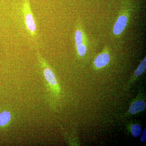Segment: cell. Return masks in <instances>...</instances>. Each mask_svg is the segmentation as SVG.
I'll list each match as a JSON object with an SVG mask.
<instances>
[{
	"instance_id": "obj_10",
	"label": "cell",
	"mask_w": 146,
	"mask_h": 146,
	"mask_svg": "<svg viewBox=\"0 0 146 146\" xmlns=\"http://www.w3.org/2000/svg\"><path fill=\"white\" fill-rule=\"evenodd\" d=\"M78 54L80 57H83L87 52V46L86 44H82L76 47Z\"/></svg>"
},
{
	"instance_id": "obj_8",
	"label": "cell",
	"mask_w": 146,
	"mask_h": 146,
	"mask_svg": "<svg viewBox=\"0 0 146 146\" xmlns=\"http://www.w3.org/2000/svg\"><path fill=\"white\" fill-rule=\"evenodd\" d=\"M11 115L8 111H5L0 113V126H4L9 122Z\"/></svg>"
},
{
	"instance_id": "obj_4",
	"label": "cell",
	"mask_w": 146,
	"mask_h": 146,
	"mask_svg": "<svg viewBox=\"0 0 146 146\" xmlns=\"http://www.w3.org/2000/svg\"><path fill=\"white\" fill-rule=\"evenodd\" d=\"M129 16L127 12H124L118 17L113 29V33L115 36H119L123 33L127 26Z\"/></svg>"
},
{
	"instance_id": "obj_7",
	"label": "cell",
	"mask_w": 146,
	"mask_h": 146,
	"mask_svg": "<svg viewBox=\"0 0 146 146\" xmlns=\"http://www.w3.org/2000/svg\"><path fill=\"white\" fill-rule=\"evenodd\" d=\"M129 131L131 134L135 138H138L141 136L142 132L141 126L137 123H131L128 125Z\"/></svg>"
},
{
	"instance_id": "obj_6",
	"label": "cell",
	"mask_w": 146,
	"mask_h": 146,
	"mask_svg": "<svg viewBox=\"0 0 146 146\" xmlns=\"http://www.w3.org/2000/svg\"><path fill=\"white\" fill-rule=\"evenodd\" d=\"M146 69V57H145V58L142 60V62L139 64V66H138V68L133 73V76L128 82L126 89H128L129 87L132 85L136 82L137 79L140 76L143 74V73L145 71Z\"/></svg>"
},
{
	"instance_id": "obj_2",
	"label": "cell",
	"mask_w": 146,
	"mask_h": 146,
	"mask_svg": "<svg viewBox=\"0 0 146 146\" xmlns=\"http://www.w3.org/2000/svg\"><path fill=\"white\" fill-rule=\"evenodd\" d=\"M23 10L25 15V22L28 31L32 36L36 35V25L29 0H25Z\"/></svg>"
},
{
	"instance_id": "obj_5",
	"label": "cell",
	"mask_w": 146,
	"mask_h": 146,
	"mask_svg": "<svg viewBox=\"0 0 146 146\" xmlns=\"http://www.w3.org/2000/svg\"><path fill=\"white\" fill-rule=\"evenodd\" d=\"M110 60V55L108 51L105 49L102 52L98 55L94 59V68L96 70L102 69L109 64Z\"/></svg>"
},
{
	"instance_id": "obj_1",
	"label": "cell",
	"mask_w": 146,
	"mask_h": 146,
	"mask_svg": "<svg viewBox=\"0 0 146 146\" xmlns=\"http://www.w3.org/2000/svg\"><path fill=\"white\" fill-rule=\"evenodd\" d=\"M145 108L146 102L144 94L142 90H140L136 98L131 102L128 111L125 114V117L136 115L143 112Z\"/></svg>"
},
{
	"instance_id": "obj_3",
	"label": "cell",
	"mask_w": 146,
	"mask_h": 146,
	"mask_svg": "<svg viewBox=\"0 0 146 146\" xmlns=\"http://www.w3.org/2000/svg\"><path fill=\"white\" fill-rule=\"evenodd\" d=\"M42 64L44 68V74L46 80L52 87L54 91L56 92V94H58L60 93V88L54 73L51 69L48 67L44 61H42Z\"/></svg>"
},
{
	"instance_id": "obj_11",
	"label": "cell",
	"mask_w": 146,
	"mask_h": 146,
	"mask_svg": "<svg viewBox=\"0 0 146 146\" xmlns=\"http://www.w3.org/2000/svg\"><path fill=\"white\" fill-rule=\"evenodd\" d=\"M141 134V141L142 143L146 142V129H145L143 133Z\"/></svg>"
},
{
	"instance_id": "obj_9",
	"label": "cell",
	"mask_w": 146,
	"mask_h": 146,
	"mask_svg": "<svg viewBox=\"0 0 146 146\" xmlns=\"http://www.w3.org/2000/svg\"><path fill=\"white\" fill-rule=\"evenodd\" d=\"M74 37L76 47L83 44L84 40V35L83 32L80 29H77L76 31Z\"/></svg>"
}]
</instances>
